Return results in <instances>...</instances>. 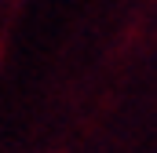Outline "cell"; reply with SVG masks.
<instances>
[]
</instances>
